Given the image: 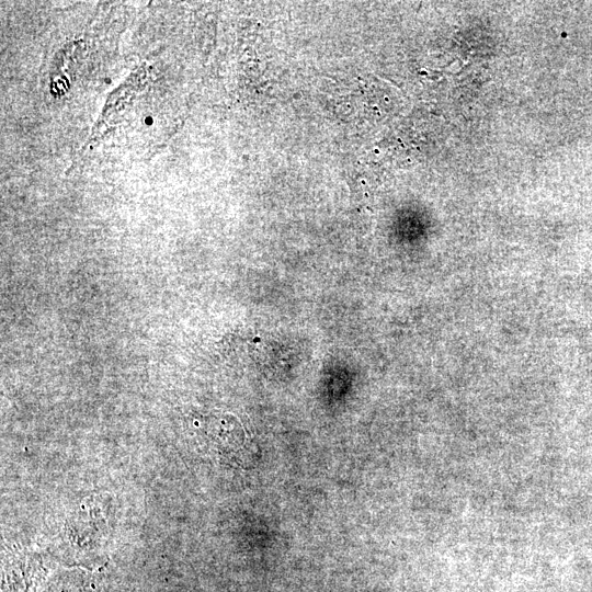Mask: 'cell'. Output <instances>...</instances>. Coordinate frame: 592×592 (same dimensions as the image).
Segmentation results:
<instances>
[{"mask_svg":"<svg viewBox=\"0 0 592 592\" xmlns=\"http://www.w3.org/2000/svg\"><path fill=\"white\" fill-rule=\"evenodd\" d=\"M145 122H146V124H151V123H152V119H151V117L148 116V117L145 119Z\"/></svg>","mask_w":592,"mask_h":592,"instance_id":"6da1fadb","label":"cell"}]
</instances>
